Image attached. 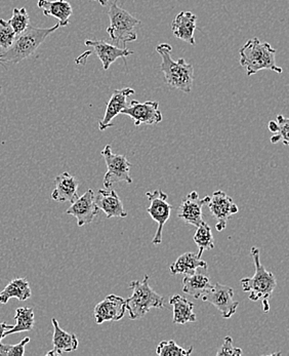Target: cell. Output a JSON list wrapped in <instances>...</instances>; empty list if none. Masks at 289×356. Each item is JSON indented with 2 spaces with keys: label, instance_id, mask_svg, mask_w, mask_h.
Listing matches in <instances>:
<instances>
[{
  "label": "cell",
  "instance_id": "1",
  "mask_svg": "<svg viewBox=\"0 0 289 356\" xmlns=\"http://www.w3.org/2000/svg\"><path fill=\"white\" fill-rule=\"evenodd\" d=\"M60 25L51 28H38L28 26L20 34L16 35L14 42L6 51L0 54V63H20L35 53L36 49L53 32L59 29Z\"/></svg>",
  "mask_w": 289,
  "mask_h": 356
},
{
  "label": "cell",
  "instance_id": "2",
  "mask_svg": "<svg viewBox=\"0 0 289 356\" xmlns=\"http://www.w3.org/2000/svg\"><path fill=\"white\" fill-rule=\"evenodd\" d=\"M240 65L247 70V76L261 70L282 73L281 67L276 64V49L268 42H262L258 38L248 40L240 49Z\"/></svg>",
  "mask_w": 289,
  "mask_h": 356
},
{
  "label": "cell",
  "instance_id": "3",
  "mask_svg": "<svg viewBox=\"0 0 289 356\" xmlns=\"http://www.w3.org/2000/svg\"><path fill=\"white\" fill-rule=\"evenodd\" d=\"M156 51L163 59L160 68L165 74L166 84L185 94H190L194 81L193 66L188 64L184 59L174 61L170 56L172 47L167 43L157 45Z\"/></svg>",
  "mask_w": 289,
  "mask_h": 356
},
{
  "label": "cell",
  "instance_id": "4",
  "mask_svg": "<svg viewBox=\"0 0 289 356\" xmlns=\"http://www.w3.org/2000/svg\"><path fill=\"white\" fill-rule=\"evenodd\" d=\"M148 274L144 276L142 282L135 280L129 284V288L133 290V295L127 298L126 312H129V318H142L148 314L152 308L163 309L165 307V298L158 295L149 284Z\"/></svg>",
  "mask_w": 289,
  "mask_h": 356
},
{
  "label": "cell",
  "instance_id": "5",
  "mask_svg": "<svg viewBox=\"0 0 289 356\" xmlns=\"http://www.w3.org/2000/svg\"><path fill=\"white\" fill-rule=\"evenodd\" d=\"M250 254L254 259L256 273L252 277L241 280L243 292L249 293V300L260 301L268 300L277 286V280L273 273L267 271L260 259V250L251 248Z\"/></svg>",
  "mask_w": 289,
  "mask_h": 356
},
{
  "label": "cell",
  "instance_id": "6",
  "mask_svg": "<svg viewBox=\"0 0 289 356\" xmlns=\"http://www.w3.org/2000/svg\"><path fill=\"white\" fill-rule=\"evenodd\" d=\"M117 3V0H114L110 4L109 10H108L110 25L107 28V33L115 44L125 45L126 43L137 40L135 27L141 25V21L131 16Z\"/></svg>",
  "mask_w": 289,
  "mask_h": 356
},
{
  "label": "cell",
  "instance_id": "7",
  "mask_svg": "<svg viewBox=\"0 0 289 356\" xmlns=\"http://www.w3.org/2000/svg\"><path fill=\"white\" fill-rule=\"evenodd\" d=\"M102 156L107 165V172L104 177V187L106 189L111 188L114 183H133L131 177V163L124 155L114 154L111 146L107 145L103 149Z\"/></svg>",
  "mask_w": 289,
  "mask_h": 356
},
{
  "label": "cell",
  "instance_id": "8",
  "mask_svg": "<svg viewBox=\"0 0 289 356\" xmlns=\"http://www.w3.org/2000/svg\"><path fill=\"white\" fill-rule=\"evenodd\" d=\"M146 196L150 202V207L147 209V211L150 217L158 224V229L153 238L152 243L155 245H160L163 243V227L170 219L172 207L167 202V194L161 189L147 192Z\"/></svg>",
  "mask_w": 289,
  "mask_h": 356
},
{
  "label": "cell",
  "instance_id": "9",
  "mask_svg": "<svg viewBox=\"0 0 289 356\" xmlns=\"http://www.w3.org/2000/svg\"><path fill=\"white\" fill-rule=\"evenodd\" d=\"M234 290L230 286L215 282L213 288L201 296L202 301L208 302L220 310L224 318H230L236 314L239 302L234 301Z\"/></svg>",
  "mask_w": 289,
  "mask_h": 356
},
{
  "label": "cell",
  "instance_id": "10",
  "mask_svg": "<svg viewBox=\"0 0 289 356\" xmlns=\"http://www.w3.org/2000/svg\"><path fill=\"white\" fill-rule=\"evenodd\" d=\"M120 114L129 116L135 122V127H140L141 124L154 126L163 122V113L159 110V103L156 101H146L141 103L133 100L131 105L124 108Z\"/></svg>",
  "mask_w": 289,
  "mask_h": 356
},
{
  "label": "cell",
  "instance_id": "11",
  "mask_svg": "<svg viewBox=\"0 0 289 356\" xmlns=\"http://www.w3.org/2000/svg\"><path fill=\"white\" fill-rule=\"evenodd\" d=\"M207 204L213 217L217 220V230L220 232L226 229L228 220L239 211L238 207L234 204L232 197L221 190L213 192Z\"/></svg>",
  "mask_w": 289,
  "mask_h": 356
},
{
  "label": "cell",
  "instance_id": "12",
  "mask_svg": "<svg viewBox=\"0 0 289 356\" xmlns=\"http://www.w3.org/2000/svg\"><path fill=\"white\" fill-rule=\"evenodd\" d=\"M99 213H100V209L97 206L96 197L92 189H88L83 196L77 198L66 211L67 215L76 218L77 225L79 227L92 223Z\"/></svg>",
  "mask_w": 289,
  "mask_h": 356
},
{
  "label": "cell",
  "instance_id": "13",
  "mask_svg": "<svg viewBox=\"0 0 289 356\" xmlns=\"http://www.w3.org/2000/svg\"><path fill=\"white\" fill-rule=\"evenodd\" d=\"M126 312V300L120 296L109 295L94 309V317L98 325L105 321H119Z\"/></svg>",
  "mask_w": 289,
  "mask_h": 356
},
{
  "label": "cell",
  "instance_id": "14",
  "mask_svg": "<svg viewBox=\"0 0 289 356\" xmlns=\"http://www.w3.org/2000/svg\"><path fill=\"white\" fill-rule=\"evenodd\" d=\"M209 200H210L209 196H206V197L200 200L197 192L192 191L183 200L182 204L179 207V219L182 220L189 225L198 227L204 222L202 208L208 204Z\"/></svg>",
  "mask_w": 289,
  "mask_h": 356
},
{
  "label": "cell",
  "instance_id": "15",
  "mask_svg": "<svg viewBox=\"0 0 289 356\" xmlns=\"http://www.w3.org/2000/svg\"><path fill=\"white\" fill-rule=\"evenodd\" d=\"M84 44L94 49V53L98 56L100 61L102 62L104 70H108L114 62L122 58L125 59L127 56L133 55V51L131 49H120L117 45L110 44L104 40H86Z\"/></svg>",
  "mask_w": 289,
  "mask_h": 356
},
{
  "label": "cell",
  "instance_id": "16",
  "mask_svg": "<svg viewBox=\"0 0 289 356\" xmlns=\"http://www.w3.org/2000/svg\"><path fill=\"white\" fill-rule=\"evenodd\" d=\"M135 90L131 88H122V90H114L111 98L109 99L106 107L105 115L102 120L99 122L100 131H105L108 127H114L112 120L120 114V112L127 107V98L135 94Z\"/></svg>",
  "mask_w": 289,
  "mask_h": 356
},
{
  "label": "cell",
  "instance_id": "17",
  "mask_svg": "<svg viewBox=\"0 0 289 356\" xmlns=\"http://www.w3.org/2000/svg\"><path fill=\"white\" fill-rule=\"evenodd\" d=\"M56 188L51 198L58 202H74L79 198V181L69 172H63L56 178Z\"/></svg>",
  "mask_w": 289,
  "mask_h": 356
},
{
  "label": "cell",
  "instance_id": "18",
  "mask_svg": "<svg viewBox=\"0 0 289 356\" xmlns=\"http://www.w3.org/2000/svg\"><path fill=\"white\" fill-rule=\"evenodd\" d=\"M53 325V348L47 353V356H59L63 353H72L79 348V339L74 334H69L61 329L57 319H51Z\"/></svg>",
  "mask_w": 289,
  "mask_h": 356
},
{
  "label": "cell",
  "instance_id": "19",
  "mask_svg": "<svg viewBox=\"0 0 289 356\" xmlns=\"http://www.w3.org/2000/svg\"><path fill=\"white\" fill-rule=\"evenodd\" d=\"M96 204L109 219L127 217L124 204L115 190H100L96 197Z\"/></svg>",
  "mask_w": 289,
  "mask_h": 356
},
{
  "label": "cell",
  "instance_id": "20",
  "mask_svg": "<svg viewBox=\"0 0 289 356\" xmlns=\"http://www.w3.org/2000/svg\"><path fill=\"white\" fill-rule=\"evenodd\" d=\"M197 17L191 12H181L172 23V29L174 36L183 42L195 45L194 32L196 30Z\"/></svg>",
  "mask_w": 289,
  "mask_h": 356
},
{
  "label": "cell",
  "instance_id": "21",
  "mask_svg": "<svg viewBox=\"0 0 289 356\" xmlns=\"http://www.w3.org/2000/svg\"><path fill=\"white\" fill-rule=\"evenodd\" d=\"M38 8H42L44 16L53 17L59 20L60 27L68 26L69 19L73 14L72 6L66 0H38Z\"/></svg>",
  "mask_w": 289,
  "mask_h": 356
},
{
  "label": "cell",
  "instance_id": "22",
  "mask_svg": "<svg viewBox=\"0 0 289 356\" xmlns=\"http://www.w3.org/2000/svg\"><path fill=\"white\" fill-rule=\"evenodd\" d=\"M170 304L174 310L172 323L176 325H186L196 321V314H194V304L188 301L186 298L180 295H174L170 298Z\"/></svg>",
  "mask_w": 289,
  "mask_h": 356
},
{
  "label": "cell",
  "instance_id": "23",
  "mask_svg": "<svg viewBox=\"0 0 289 356\" xmlns=\"http://www.w3.org/2000/svg\"><path fill=\"white\" fill-rule=\"evenodd\" d=\"M198 268H204L207 270L208 266L206 261L201 260V258L197 256L195 252H186L179 257L176 262L172 263L170 270L172 275L176 274H193L196 273Z\"/></svg>",
  "mask_w": 289,
  "mask_h": 356
},
{
  "label": "cell",
  "instance_id": "24",
  "mask_svg": "<svg viewBox=\"0 0 289 356\" xmlns=\"http://www.w3.org/2000/svg\"><path fill=\"white\" fill-rule=\"evenodd\" d=\"M213 288L208 276L202 273L186 274L183 278V292L194 299H199L209 289Z\"/></svg>",
  "mask_w": 289,
  "mask_h": 356
},
{
  "label": "cell",
  "instance_id": "25",
  "mask_svg": "<svg viewBox=\"0 0 289 356\" xmlns=\"http://www.w3.org/2000/svg\"><path fill=\"white\" fill-rule=\"evenodd\" d=\"M31 296L32 291L28 280L26 278H16L0 293V304L8 303L12 298H17L19 301H26Z\"/></svg>",
  "mask_w": 289,
  "mask_h": 356
},
{
  "label": "cell",
  "instance_id": "26",
  "mask_svg": "<svg viewBox=\"0 0 289 356\" xmlns=\"http://www.w3.org/2000/svg\"><path fill=\"white\" fill-rule=\"evenodd\" d=\"M16 325L4 332V338L12 334L21 333V332L32 331L34 327V312L30 307H21L16 310L15 315Z\"/></svg>",
  "mask_w": 289,
  "mask_h": 356
},
{
  "label": "cell",
  "instance_id": "27",
  "mask_svg": "<svg viewBox=\"0 0 289 356\" xmlns=\"http://www.w3.org/2000/svg\"><path fill=\"white\" fill-rule=\"evenodd\" d=\"M194 241L198 247L197 256L201 258L202 254L206 251H210L215 248V241H213V232L211 228L209 227L208 224L206 222H202L197 227L195 236H194Z\"/></svg>",
  "mask_w": 289,
  "mask_h": 356
},
{
  "label": "cell",
  "instance_id": "28",
  "mask_svg": "<svg viewBox=\"0 0 289 356\" xmlns=\"http://www.w3.org/2000/svg\"><path fill=\"white\" fill-rule=\"evenodd\" d=\"M193 346L189 349L179 346L174 341H163L156 347V355L160 356H189L193 353Z\"/></svg>",
  "mask_w": 289,
  "mask_h": 356
},
{
  "label": "cell",
  "instance_id": "29",
  "mask_svg": "<svg viewBox=\"0 0 289 356\" xmlns=\"http://www.w3.org/2000/svg\"><path fill=\"white\" fill-rule=\"evenodd\" d=\"M8 23L10 24L16 35L20 34L24 30L27 29L28 26H29L30 19L26 8H14L13 17L8 21Z\"/></svg>",
  "mask_w": 289,
  "mask_h": 356
},
{
  "label": "cell",
  "instance_id": "30",
  "mask_svg": "<svg viewBox=\"0 0 289 356\" xmlns=\"http://www.w3.org/2000/svg\"><path fill=\"white\" fill-rule=\"evenodd\" d=\"M15 38L16 33L8 21L0 19V47L3 49H8L14 42Z\"/></svg>",
  "mask_w": 289,
  "mask_h": 356
},
{
  "label": "cell",
  "instance_id": "31",
  "mask_svg": "<svg viewBox=\"0 0 289 356\" xmlns=\"http://www.w3.org/2000/svg\"><path fill=\"white\" fill-rule=\"evenodd\" d=\"M29 342V337H26L17 345H6L0 343V356H23L25 355V346Z\"/></svg>",
  "mask_w": 289,
  "mask_h": 356
},
{
  "label": "cell",
  "instance_id": "32",
  "mask_svg": "<svg viewBox=\"0 0 289 356\" xmlns=\"http://www.w3.org/2000/svg\"><path fill=\"white\" fill-rule=\"evenodd\" d=\"M242 355L243 353L240 348L233 347V339L229 336L226 337L223 346L217 353V356H239Z\"/></svg>",
  "mask_w": 289,
  "mask_h": 356
},
{
  "label": "cell",
  "instance_id": "33",
  "mask_svg": "<svg viewBox=\"0 0 289 356\" xmlns=\"http://www.w3.org/2000/svg\"><path fill=\"white\" fill-rule=\"evenodd\" d=\"M278 135L281 138L284 145L289 144V120L283 115L277 116Z\"/></svg>",
  "mask_w": 289,
  "mask_h": 356
},
{
  "label": "cell",
  "instance_id": "34",
  "mask_svg": "<svg viewBox=\"0 0 289 356\" xmlns=\"http://www.w3.org/2000/svg\"><path fill=\"white\" fill-rule=\"evenodd\" d=\"M14 325H8L6 323H0V342H1L2 339L4 338V332L8 331V330L12 329Z\"/></svg>",
  "mask_w": 289,
  "mask_h": 356
},
{
  "label": "cell",
  "instance_id": "35",
  "mask_svg": "<svg viewBox=\"0 0 289 356\" xmlns=\"http://www.w3.org/2000/svg\"><path fill=\"white\" fill-rule=\"evenodd\" d=\"M269 129L272 134H278L277 122H273V120H271V122H269Z\"/></svg>",
  "mask_w": 289,
  "mask_h": 356
},
{
  "label": "cell",
  "instance_id": "36",
  "mask_svg": "<svg viewBox=\"0 0 289 356\" xmlns=\"http://www.w3.org/2000/svg\"><path fill=\"white\" fill-rule=\"evenodd\" d=\"M263 305H264V312H269L268 300H263Z\"/></svg>",
  "mask_w": 289,
  "mask_h": 356
},
{
  "label": "cell",
  "instance_id": "37",
  "mask_svg": "<svg viewBox=\"0 0 289 356\" xmlns=\"http://www.w3.org/2000/svg\"><path fill=\"white\" fill-rule=\"evenodd\" d=\"M100 1V3L102 4V6H107L108 2H109V0H99Z\"/></svg>",
  "mask_w": 289,
  "mask_h": 356
},
{
  "label": "cell",
  "instance_id": "38",
  "mask_svg": "<svg viewBox=\"0 0 289 356\" xmlns=\"http://www.w3.org/2000/svg\"><path fill=\"white\" fill-rule=\"evenodd\" d=\"M0 94H1V86H0Z\"/></svg>",
  "mask_w": 289,
  "mask_h": 356
},
{
  "label": "cell",
  "instance_id": "39",
  "mask_svg": "<svg viewBox=\"0 0 289 356\" xmlns=\"http://www.w3.org/2000/svg\"><path fill=\"white\" fill-rule=\"evenodd\" d=\"M94 1H96V0H94Z\"/></svg>",
  "mask_w": 289,
  "mask_h": 356
}]
</instances>
